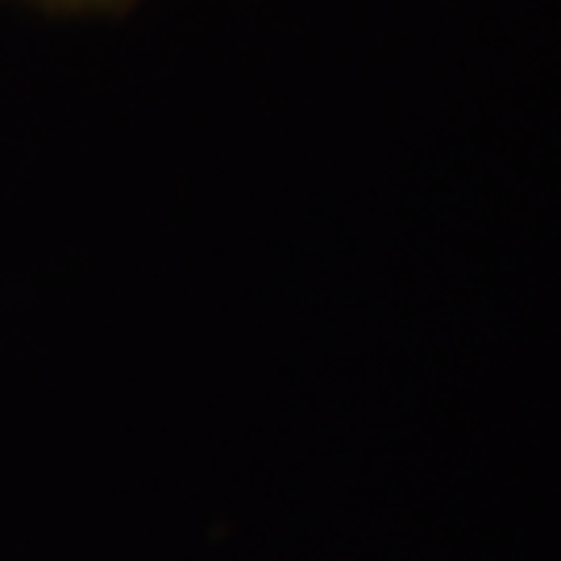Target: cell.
Wrapping results in <instances>:
<instances>
[{"mask_svg": "<svg viewBox=\"0 0 561 561\" xmlns=\"http://www.w3.org/2000/svg\"><path fill=\"white\" fill-rule=\"evenodd\" d=\"M38 4H46V9H108V4H121V0H38Z\"/></svg>", "mask_w": 561, "mask_h": 561, "instance_id": "cell-1", "label": "cell"}]
</instances>
